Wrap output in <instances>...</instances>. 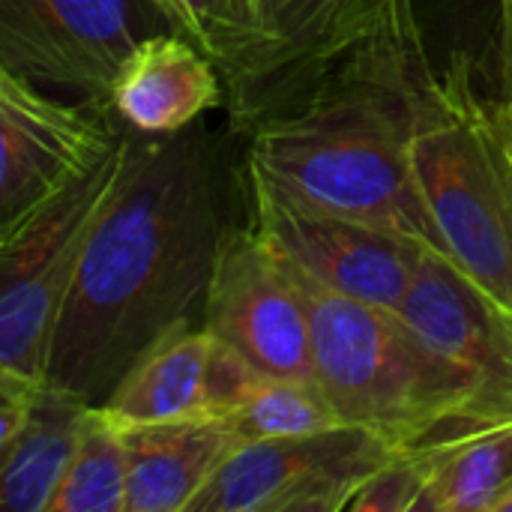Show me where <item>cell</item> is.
<instances>
[{
    "label": "cell",
    "instance_id": "6da1fadb",
    "mask_svg": "<svg viewBox=\"0 0 512 512\" xmlns=\"http://www.w3.org/2000/svg\"><path fill=\"white\" fill-rule=\"evenodd\" d=\"M126 132L123 174L84 237L45 360V384L87 405L162 339L204 324L231 228L222 156L198 123Z\"/></svg>",
    "mask_w": 512,
    "mask_h": 512
},
{
    "label": "cell",
    "instance_id": "7a4b0ae2",
    "mask_svg": "<svg viewBox=\"0 0 512 512\" xmlns=\"http://www.w3.org/2000/svg\"><path fill=\"white\" fill-rule=\"evenodd\" d=\"M288 270L309 315L315 381L345 423L402 450L483 426L474 381L429 351L393 309L342 297L291 264Z\"/></svg>",
    "mask_w": 512,
    "mask_h": 512
},
{
    "label": "cell",
    "instance_id": "3957f363",
    "mask_svg": "<svg viewBox=\"0 0 512 512\" xmlns=\"http://www.w3.org/2000/svg\"><path fill=\"white\" fill-rule=\"evenodd\" d=\"M408 156L441 255L512 309V141L504 108L483 102L465 69L426 93Z\"/></svg>",
    "mask_w": 512,
    "mask_h": 512
},
{
    "label": "cell",
    "instance_id": "277c9868",
    "mask_svg": "<svg viewBox=\"0 0 512 512\" xmlns=\"http://www.w3.org/2000/svg\"><path fill=\"white\" fill-rule=\"evenodd\" d=\"M120 141L87 171L0 231V390L45 384V360L81 246L126 165Z\"/></svg>",
    "mask_w": 512,
    "mask_h": 512
},
{
    "label": "cell",
    "instance_id": "5b68a950",
    "mask_svg": "<svg viewBox=\"0 0 512 512\" xmlns=\"http://www.w3.org/2000/svg\"><path fill=\"white\" fill-rule=\"evenodd\" d=\"M261 48L225 87L234 123L294 108L354 57L390 45H426L414 0H258Z\"/></svg>",
    "mask_w": 512,
    "mask_h": 512
},
{
    "label": "cell",
    "instance_id": "8992f818",
    "mask_svg": "<svg viewBox=\"0 0 512 512\" xmlns=\"http://www.w3.org/2000/svg\"><path fill=\"white\" fill-rule=\"evenodd\" d=\"M171 30L153 0H0V69L75 105L111 111L129 51Z\"/></svg>",
    "mask_w": 512,
    "mask_h": 512
},
{
    "label": "cell",
    "instance_id": "52a82bcc",
    "mask_svg": "<svg viewBox=\"0 0 512 512\" xmlns=\"http://www.w3.org/2000/svg\"><path fill=\"white\" fill-rule=\"evenodd\" d=\"M402 447L363 426L240 441L186 512H342Z\"/></svg>",
    "mask_w": 512,
    "mask_h": 512
},
{
    "label": "cell",
    "instance_id": "ba28073f",
    "mask_svg": "<svg viewBox=\"0 0 512 512\" xmlns=\"http://www.w3.org/2000/svg\"><path fill=\"white\" fill-rule=\"evenodd\" d=\"M204 327L267 378L315 381L309 315L288 264L249 228H228Z\"/></svg>",
    "mask_w": 512,
    "mask_h": 512
},
{
    "label": "cell",
    "instance_id": "9c48e42d",
    "mask_svg": "<svg viewBox=\"0 0 512 512\" xmlns=\"http://www.w3.org/2000/svg\"><path fill=\"white\" fill-rule=\"evenodd\" d=\"M252 228L312 282L381 309H399L426 246L351 219L315 213L279 198L246 174Z\"/></svg>",
    "mask_w": 512,
    "mask_h": 512
},
{
    "label": "cell",
    "instance_id": "30bf717a",
    "mask_svg": "<svg viewBox=\"0 0 512 512\" xmlns=\"http://www.w3.org/2000/svg\"><path fill=\"white\" fill-rule=\"evenodd\" d=\"M123 129L117 114L57 99L0 69V231L87 171Z\"/></svg>",
    "mask_w": 512,
    "mask_h": 512
},
{
    "label": "cell",
    "instance_id": "8fae6325",
    "mask_svg": "<svg viewBox=\"0 0 512 512\" xmlns=\"http://www.w3.org/2000/svg\"><path fill=\"white\" fill-rule=\"evenodd\" d=\"M396 315L429 351L474 381L483 426L512 420V309L426 249Z\"/></svg>",
    "mask_w": 512,
    "mask_h": 512
},
{
    "label": "cell",
    "instance_id": "7c38bea8",
    "mask_svg": "<svg viewBox=\"0 0 512 512\" xmlns=\"http://www.w3.org/2000/svg\"><path fill=\"white\" fill-rule=\"evenodd\" d=\"M219 105V66L177 30L141 39L111 87V111L138 135H174Z\"/></svg>",
    "mask_w": 512,
    "mask_h": 512
},
{
    "label": "cell",
    "instance_id": "4fadbf2b",
    "mask_svg": "<svg viewBox=\"0 0 512 512\" xmlns=\"http://www.w3.org/2000/svg\"><path fill=\"white\" fill-rule=\"evenodd\" d=\"M126 512H186L222 459L240 444L225 417H186L123 429Z\"/></svg>",
    "mask_w": 512,
    "mask_h": 512
},
{
    "label": "cell",
    "instance_id": "5bb4252c",
    "mask_svg": "<svg viewBox=\"0 0 512 512\" xmlns=\"http://www.w3.org/2000/svg\"><path fill=\"white\" fill-rule=\"evenodd\" d=\"M216 336L198 324L150 348L102 402L120 429L210 414V360ZM216 417V414H213Z\"/></svg>",
    "mask_w": 512,
    "mask_h": 512
},
{
    "label": "cell",
    "instance_id": "9a60e30c",
    "mask_svg": "<svg viewBox=\"0 0 512 512\" xmlns=\"http://www.w3.org/2000/svg\"><path fill=\"white\" fill-rule=\"evenodd\" d=\"M87 402L39 384L27 393L18 432L0 450V510L48 512Z\"/></svg>",
    "mask_w": 512,
    "mask_h": 512
},
{
    "label": "cell",
    "instance_id": "2e32d148",
    "mask_svg": "<svg viewBox=\"0 0 512 512\" xmlns=\"http://www.w3.org/2000/svg\"><path fill=\"white\" fill-rule=\"evenodd\" d=\"M423 447L429 483L420 512H495L512 489V420L459 429Z\"/></svg>",
    "mask_w": 512,
    "mask_h": 512
},
{
    "label": "cell",
    "instance_id": "e0dca14e",
    "mask_svg": "<svg viewBox=\"0 0 512 512\" xmlns=\"http://www.w3.org/2000/svg\"><path fill=\"white\" fill-rule=\"evenodd\" d=\"M48 512H126V438L102 405H87Z\"/></svg>",
    "mask_w": 512,
    "mask_h": 512
},
{
    "label": "cell",
    "instance_id": "ac0fdd59",
    "mask_svg": "<svg viewBox=\"0 0 512 512\" xmlns=\"http://www.w3.org/2000/svg\"><path fill=\"white\" fill-rule=\"evenodd\" d=\"M240 441L303 438L345 426L318 381L258 375L246 396L225 414Z\"/></svg>",
    "mask_w": 512,
    "mask_h": 512
},
{
    "label": "cell",
    "instance_id": "d6986e66",
    "mask_svg": "<svg viewBox=\"0 0 512 512\" xmlns=\"http://www.w3.org/2000/svg\"><path fill=\"white\" fill-rule=\"evenodd\" d=\"M171 30L192 39L222 72L237 78L261 48L258 0H153Z\"/></svg>",
    "mask_w": 512,
    "mask_h": 512
},
{
    "label": "cell",
    "instance_id": "ffe728a7",
    "mask_svg": "<svg viewBox=\"0 0 512 512\" xmlns=\"http://www.w3.org/2000/svg\"><path fill=\"white\" fill-rule=\"evenodd\" d=\"M429 483V453L423 444L399 450L366 477L348 501V512H420Z\"/></svg>",
    "mask_w": 512,
    "mask_h": 512
},
{
    "label": "cell",
    "instance_id": "44dd1931",
    "mask_svg": "<svg viewBox=\"0 0 512 512\" xmlns=\"http://www.w3.org/2000/svg\"><path fill=\"white\" fill-rule=\"evenodd\" d=\"M27 393H30V390H27ZM27 393L0 390V450L12 441V435L18 432V426H21V420H24Z\"/></svg>",
    "mask_w": 512,
    "mask_h": 512
},
{
    "label": "cell",
    "instance_id": "7402d4cb",
    "mask_svg": "<svg viewBox=\"0 0 512 512\" xmlns=\"http://www.w3.org/2000/svg\"><path fill=\"white\" fill-rule=\"evenodd\" d=\"M501 18V78H504V90L507 96L512 93V6H501L498 9Z\"/></svg>",
    "mask_w": 512,
    "mask_h": 512
},
{
    "label": "cell",
    "instance_id": "603a6c76",
    "mask_svg": "<svg viewBox=\"0 0 512 512\" xmlns=\"http://www.w3.org/2000/svg\"><path fill=\"white\" fill-rule=\"evenodd\" d=\"M504 120H507V132H510V141H512V93L507 96V105H504Z\"/></svg>",
    "mask_w": 512,
    "mask_h": 512
},
{
    "label": "cell",
    "instance_id": "cb8c5ba5",
    "mask_svg": "<svg viewBox=\"0 0 512 512\" xmlns=\"http://www.w3.org/2000/svg\"><path fill=\"white\" fill-rule=\"evenodd\" d=\"M495 512H512V489L498 501V507H495Z\"/></svg>",
    "mask_w": 512,
    "mask_h": 512
},
{
    "label": "cell",
    "instance_id": "d4e9b609",
    "mask_svg": "<svg viewBox=\"0 0 512 512\" xmlns=\"http://www.w3.org/2000/svg\"><path fill=\"white\" fill-rule=\"evenodd\" d=\"M501 6H512V0H498V9H501Z\"/></svg>",
    "mask_w": 512,
    "mask_h": 512
},
{
    "label": "cell",
    "instance_id": "484cf974",
    "mask_svg": "<svg viewBox=\"0 0 512 512\" xmlns=\"http://www.w3.org/2000/svg\"><path fill=\"white\" fill-rule=\"evenodd\" d=\"M414 6H417V15H420V6H423V0H414Z\"/></svg>",
    "mask_w": 512,
    "mask_h": 512
}]
</instances>
